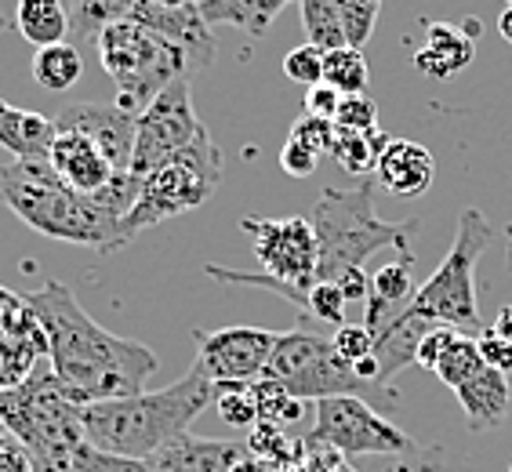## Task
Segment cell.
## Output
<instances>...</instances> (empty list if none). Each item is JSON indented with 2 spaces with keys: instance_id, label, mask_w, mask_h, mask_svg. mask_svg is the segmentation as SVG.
I'll return each instance as SVG.
<instances>
[{
  "instance_id": "obj_41",
  "label": "cell",
  "mask_w": 512,
  "mask_h": 472,
  "mask_svg": "<svg viewBox=\"0 0 512 472\" xmlns=\"http://www.w3.org/2000/svg\"><path fill=\"white\" fill-rule=\"evenodd\" d=\"M331 342H335V353L342 356L345 364H353V367L360 364V360H367V356H375V338H371V331H367L364 324L335 327Z\"/></svg>"
},
{
  "instance_id": "obj_34",
  "label": "cell",
  "mask_w": 512,
  "mask_h": 472,
  "mask_svg": "<svg viewBox=\"0 0 512 472\" xmlns=\"http://www.w3.org/2000/svg\"><path fill=\"white\" fill-rule=\"evenodd\" d=\"M338 4V15H342V30L345 40H349V48H360L371 40L378 26V15H382V0H335Z\"/></svg>"
},
{
  "instance_id": "obj_48",
  "label": "cell",
  "mask_w": 512,
  "mask_h": 472,
  "mask_svg": "<svg viewBox=\"0 0 512 472\" xmlns=\"http://www.w3.org/2000/svg\"><path fill=\"white\" fill-rule=\"evenodd\" d=\"M494 335L505 338V342H512V305H505L502 313L494 316V327H491Z\"/></svg>"
},
{
  "instance_id": "obj_51",
  "label": "cell",
  "mask_w": 512,
  "mask_h": 472,
  "mask_svg": "<svg viewBox=\"0 0 512 472\" xmlns=\"http://www.w3.org/2000/svg\"><path fill=\"white\" fill-rule=\"evenodd\" d=\"M22 295H15V291H11V287H4L0 284V313H4V309H8V305H15L19 302Z\"/></svg>"
},
{
  "instance_id": "obj_22",
  "label": "cell",
  "mask_w": 512,
  "mask_h": 472,
  "mask_svg": "<svg viewBox=\"0 0 512 472\" xmlns=\"http://www.w3.org/2000/svg\"><path fill=\"white\" fill-rule=\"evenodd\" d=\"M436 324H425V320H418L414 313H404L396 316L393 324L382 327L375 335V360H378V374H382L385 385H393V378L400 371H407V367L418 360V345H422V338L433 331Z\"/></svg>"
},
{
  "instance_id": "obj_13",
  "label": "cell",
  "mask_w": 512,
  "mask_h": 472,
  "mask_svg": "<svg viewBox=\"0 0 512 472\" xmlns=\"http://www.w3.org/2000/svg\"><path fill=\"white\" fill-rule=\"evenodd\" d=\"M276 331L266 327H222V331H193L197 367L215 385L258 382L276 349Z\"/></svg>"
},
{
  "instance_id": "obj_38",
  "label": "cell",
  "mask_w": 512,
  "mask_h": 472,
  "mask_svg": "<svg viewBox=\"0 0 512 472\" xmlns=\"http://www.w3.org/2000/svg\"><path fill=\"white\" fill-rule=\"evenodd\" d=\"M284 73L287 80H295V84H320L324 80V51L313 48V44H298L284 55Z\"/></svg>"
},
{
  "instance_id": "obj_4",
  "label": "cell",
  "mask_w": 512,
  "mask_h": 472,
  "mask_svg": "<svg viewBox=\"0 0 512 472\" xmlns=\"http://www.w3.org/2000/svg\"><path fill=\"white\" fill-rule=\"evenodd\" d=\"M313 229L320 244V269L316 280L338 284L345 273L364 269L367 258L393 247L400 255H414L411 240L418 233V222H385L375 211V182L364 178L353 189H324L313 207Z\"/></svg>"
},
{
  "instance_id": "obj_5",
  "label": "cell",
  "mask_w": 512,
  "mask_h": 472,
  "mask_svg": "<svg viewBox=\"0 0 512 472\" xmlns=\"http://www.w3.org/2000/svg\"><path fill=\"white\" fill-rule=\"evenodd\" d=\"M0 425L30 454L37 472H66L77 451L88 443L84 407L62 393L51 364H40L30 382L0 393Z\"/></svg>"
},
{
  "instance_id": "obj_46",
  "label": "cell",
  "mask_w": 512,
  "mask_h": 472,
  "mask_svg": "<svg viewBox=\"0 0 512 472\" xmlns=\"http://www.w3.org/2000/svg\"><path fill=\"white\" fill-rule=\"evenodd\" d=\"M476 345H480V356H483V364L494 367V371H502V374H512V342H505V338H498L487 327L480 338H476Z\"/></svg>"
},
{
  "instance_id": "obj_26",
  "label": "cell",
  "mask_w": 512,
  "mask_h": 472,
  "mask_svg": "<svg viewBox=\"0 0 512 472\" xmlns=\"http://www.w3.org/2000/svg\"><path fill=\"white\" fill-rule=\"evenodd\" d=\"M138 0H73L69 8V40H95L113 22H128Z\"/></svg>"
},
{
  "instance_id": "obj_44",
  "label": "cell",
  "mask_w": 512,
  "mask_h": 472,
  "mask_svg": "<svg viewBox=\"0 0 512 472\" xmlns=\"http://www.w3.org/2000/svg\"><path fill=\"white\" fill-rule=\"evenodd\" d=\"M280 168H284L291 178H309L316 168H320V153L302 146V142H295V138H287V146L280 149Z\"/></svg>"
},
{
  "instance_id": "obj_43",
  "label": "cell",
  "mask_w": 512,
  "mask_h": 472,
  "mask_svg": "<svg viewBox=\"0 0 512 472\" xmlns=\"http://www.w3.org/2000/svg\"><path fill=\"white\" fill-rule=\"evenodd\" d=\"M458 335H462L458 327H440V324H436L433 331L422 338V345H418V360H414V364L425 367V371H436V364L444 360V353L451 349Z\"/></svg>"
},
{
  "instance_id": "obj_24",
  "label": "cell",
  "mask_w": 512,
  "mask_h": 472,
  "mask_svg": "<svg viewBox=\"0 0 512 472\" xmlns=\"http://www.w3.org/2000/svg\"><path fill=\"white\" fill-rule=\"evenodd\" d=\"M15 30L30 40V44H37V48L66 44L69 8L62 0H19L15 4Z\"/></svg>"
},
{
  "instance_id": "obj_18",
  "label": "cell",
  "mask_w": 512,
  "mask_h": 472,
  "mask_svg": "<svg viewBox=\"0 0 512 472\" xmlns=\"http://www.w3.org/2000/svg\"><path fill=\"white\" fill-rule=\"evenodd\" d=\"M240 458H247L244 440H211L186 433L160 447L146 462L153 472H229Z\"/></svg>"
},
{
  "instance_id": "obj_10",
  "label": "cell",
  "mask_w": 512,
  "mask_h": 472,
  "mask_svg": "<svg viewBox=\"0 0 512 472\" xmlns=\"http://www.w3.org/2000/svg\"><path fill=\"white\" fill-rule=\"evenodd\" d=\"M262 378H273L295 393L298 400H327V396H371L375 393L382 404L396 407V389L393 385H375L364 382L353 371V364H345L342 356L335 353V342L324 335H313L306 324L291 331V335L276 338V349L269 356V367Z\"/></svg>"
},
{
  "instance_id": "obj_37",
  "label": "cell",
  "mask_w": 512,
  "mask_h": 472,
  "mask_svg": "<svg viewBox=\"0 0 512 472\" xmlns=\"http://www.w3.org/2000/svg\"><path fill=\"white\" fill-rule=\"evenodd\" d=\"M40 364H48V360H37L33 353L19 349V345L0 342V393H11V389L26 385L37 374Z\"/></svg>"
},
{
  "instance_id": "obj_35",
  "label": "cell",
  "mask_w": 512,
  "mask_h": 472,
  "mask_svg": "<svg viewBox=\"0 0 512 472\" xmlns=\"http://www.w3.org/2000/svg\"><path fill=\"white\" fill-rule=\"evenodd\" d=\"M345 305L349 298L342 295V287L331 284V280H316L306 295V309H302V320H316V324H331L342 327L345 324Z\"/></svg>"
},
{
  "instance_id": "obj_30",
  "label": "cell",
  "mask_w": 512,
  "mask_h": 472,
  "mask_svg": "<svg viewBox=\"0 0 512 472\" xmlns=\"http://www.w3.org/2000/svg\"><path fill=\"white\" fill-rule=\"evenodd\" d=\"M367 80H371V69L360 48H335L324 51V84H331L342 95H364Z\"/></svg>"
},
{
  "instance_id": "obj_1",
  "label": "cell",
  "mask_w": 512,
  "mask_h": 472,
  "mask_svg": "<svg viewBox=\"0 0 512 472\" xmlns=\"http://www.w3.org/2000/svg\"><path fill=\"white\" fill-rule=\"evenodd\" d=\"M22 298L48 331L51 374L77 407L135 396L153 378L157 371L153 349L106 331L66 284L48 280Z\"/></svg>"
},
{
  "instance_id": "obj_6",
  "label": "cell",
  "mask_w": 512,
  "mask_h": 472,
  "mask_svg": "<svg viewBox=\"0 0 512 472\" xmlns=\"http://www.w3.org/2000/svg\"><path fill=\"white\" fill-rule=\"evenodd\" d=\"M240 229L251 236L258 269L262 273H240V269H222L207 262L204 273L218 284H244L262 287L273 295L295 302L306 309L309 287L316 284V269H320V244H316V229L309 218L287 215V218H258L244 215Z\"/></svg>"
},
{
  "instance_id": "obj_54",
  "label": "cell",
  "mask_w": 512,
  "mask_h": 472,
  "mask_svg": "<svg viewBox=\"0 0 512 472\" xmlns=\"http://www.w3.org/2000/svg\"><path fill=\"white\" fill-rule=\"evenodd\" d=\"M509 4H512V0H505V8H509Z\"/></svg>"
},
{
  "instance_id": "obj_49",
  "label": "cell",
  "mask_w": 512,
  "mask_h": 472,
  "mask_svg": "<svg viewBox=\"0 0 512 472\" xmlns=\"http://www.w3.org/2000/svg\"><path fill=\"white\" fill-rule=\"evenodd\" d=\"M229 472H276V469L262 462V458H255V454H247V458H240V462L233 465Z\"/></svg>"
},
{
  "instance_id": "obj_16",
  "label": "cell",
  "mask_w": 512,
  "mask_h": 472,
  "mask_svg": "<svg viewBox=\"0 0 512 472\" xmlns=\"http://www.w3.org/2000/svg\"><path fill=\"white\" fill-rule=\"evenodd\" d=\"M48 164L55 168V175H59L69 189H77L84 197L106 189L109 182L117 178V171H113V164L106 160V153H102L84 131H73V128H59V135H55V142H51V149H48Z\"/></svg>"
},
{
  "instance_id": "obj_9",
  "label": "cell",
  "mask_w": 512,
  "mask_h": 472,
  "mask_svg": "<svg viewBox=\"0 0 512 472\" xmlns=\"http://www.w3.org/2000/svg\"><path fill=\"white\" fill-rule=\"evenodd\" d=\"M222 149L215 146V138L200 131L186 149H178L175 157L164 160L153 175L142 178V193H138L135 207L124 218V233L135 240L138 233L168 222V218L193 211V207L207 204L215 197L218 182H222Z\"/></svg>"
},
{
  "instance_id": "obj_40",
  "label": "cell",
  "mask_w": 512,
  "mask_h": 472,
  "mask_svg": "<svg viewBox=\"0 0 512 472\" xmlns=\"http://www.w3.org/2000/svg\"><path fill=\"white\" fill-rule=\"evenodd\" d=\"M338 128L360 131V135H375L378 131V106L367 95H345L335 117Z\"/></svg>"
},
{
  "instance_id": "obj_23",
  "label": "cell",
  "mask_w": 512,
  "mask_h": 472,
  "mask_svg": "<svg viewBox=\"0 0 512 472\" xmlns=\"http://www.w3.org/2000/svg\"><path fill=\"white\" fill-rule=\"evenodd\" d=\"M287 0H200L207 26H233L247 37H266Z\"/></svg>"
},
{
  "instance_id": "obj_11",
  "label": "cell",
  "mask_w": 512,
  "mask_h": 472,
  "mask_svg": "<svg viewBox=\"0 0 512 472\" xmlns=\"http://www.w3.org/2000/svg\"><path fill=\"white\" fill-rule=\"evenodd\" d=\"M309 440L324 443L345 458H389V454L418 451V443L404 429H396L389 418H382L364 396L316 400Z\"/></svg>"
},
{
  "instance_id": "obj_32",
  "label": "cell",
  "mask_w": 512,
  "mask_h": 472,
  "mask_svg": "<svg viewBox=\"0 0 512 472\" xmlns=\"http://www.w3.org/2000/svg\"><path fill=\"white\" fill-rule=\"evenodd\" d=\"M483 356H480V345H476V338L469 335H458L454 338V345L444 353V360L436 364V378L447 385V389H458V385H465L469 378H476V374L483 371Z\"/></svg>"
},
{
  "instance_id": "obj_52",
  "label": "cell",
  "mask_w": 512,
  "mask_h": 472,
  "mask_svg": "<svg viewBox=\"0 0 512 472\" xmlns=\"http://www.w3.org/2000/svg\"><path fill=\"white\" fill-rule=\"evenodd\" d=\"M153 4H168V8H186V4H200V0H153Z\"/></svg>"
},
{
  "instance_id": "obj_7",
  "label": "cell",
  "mask_w": 512,
  "mask_h": 472,
  "mask_svg": "<svg viewBox=\"0 0 512 472\" xmlns=\"http://www.w3.org/2000/svg\"><path fill=\"white\" fill-rule=\"evenodd\" d=\"M491 222L480 207H465L458 215L454 244L447 258L433 269V276L414 291L407 313L425 324L458 327V331H480V302H476V266L480 255L491 247Z\"/></svg>"
},
{
  "instance_id": "obj_47",
  "label": "cell",
  "mask_w": 512,
  "mask_h": 472,
  "mask_svg": "<svg viewBox=\"0 0 512 472\" xmlns=\"http://www.w3.org/2000/svg\"><path fill=\"white\" fill-rule=\"evenodd\" d=\"M0 472H37L30 462V454L22 451L15 440H4L0 443Z\"/></svg>"
},
{
  "instance_id": "obj_29",
  "label": "cell",
  "mask_w": 512,
  "mask_h": 472,
  "mask_svg": "<svg viewBox=\"0 0 512 472\" xmlns=\"http://www.w3.org/2000/svg\"><path fill=\"white\" fill-rule=\"evenodd\" d=\"M385 142H389V138H385L382 131H375V135H360V131L338 128L335 146H331V157H335L338 168H345L349 175H367V171H375Z\"/></svg>"
},
{
  "instance_id": "obj_8",
  "label": "cell",
  "mask_w": 512,
  "mask_h": 472,
  "mask_svg": "<svg viewBox=\"0 0 512 472\" xmlns=\"http://www.w3.org/2000/svg\"><path fill=\"white\" fill-rule=\"evenodd\" d=\"M95 44H99L102 69L117 88L113 102L135 117L168 84L189 77L186 51L175 48L171 40L157 37V33L142 30L135 22H113L95 37Z\"/></svg>"
},
{
  "instance_id": "obj_17",
  "label": "cell",
  "mask_w": 512,
  "mask_h": 472,
  "mask_svg": "<svg viewBox=\"0 0 512 472\" xmlns=\"http://www.w3.org/2000/svg\"><path fill=\"white\" fill-rule=\"evenodd\" d=\"M375 178L389 197L414 200L433 186L436 160L422 142H411V138H389L382 149V157H378V164H375Z\"/></svg>"
},
{
  "instance_id": "obj_33",
  "label": "cell",
  "mask_w": 512,
  "mask_h": 472,
  "mask_svg": "<svg viewBox=\"0 0 512 472\" xmlns=\"http://www.w3.org/2000/svg\"><path fill=\"white\" fill-rule=\"evenodd\" d=\"M414 258H396L389 266H382L375 276H371V295L367 298H378V302H389V305H411L414 298Z\"/></svg>"
},
{
  "instance_id": "obj_19",
  "label": "cell",
  "mask_w": 512,
  "mask_h": 472,
  "mask_svg": "<svg viewBox=\"0 0 512 472\" xmlns=\"http://www.w3.org/2000/svg\"><path fill=\"white\" fill-rule=\"evenodd\" d=\"M476 59V22L469 30L451 26V22H429L425 26V44L414 51V69L422 77L451 80Z\"/></svg>"
},
{
  "instance_id": "obj_50",
  "label": "cell",
  "mask_w": 512,
  "mask_h": 472,
  "mask_svg": "<svg viewBox=\"0 0 512 472\" xmlns=\"http://www.w3.org/2000/svg\"><path fill=\"white\" fill-rule=\"evenodd\" d=\"M498 33H502L505 44H512V4L498 15Z\"/></svg>"
},
{
  "instance_id": "obj_53",
  "label": "cell",
  "mask_w": 512,
  "mask_h": 472,
  "mask_svg": "<svg viewBox=\"0 0 512 472\" xmlns=\"http://www.w3.org/2000/svg\"><path fill=\"white\" fill-rule=\"evenodd\" d=\"M4 30H8V19H4V15H0V33H4Z\"/></svg>"
},
{
  "instance_id": "obj_36",
  "label": "cell",
  "mask_w": 512,
  "mask_h": 472,
  "mask_svg": "<svg viewBox=\"0 0 512 472\" xmlns=\"http://www.w3.org/2000/svg\"><path fill=\"white\" fill-rule=\"evenodd\" d=\"M66 472H153L146 458H124V454L99 451L95 443H84Z\"/></svg>"
},
{
  "instance_id": "obj_21",
  "label": "cell",
  "mask_w": 512,
  "mask_h": 472,
  "mask_svg": "<svg viewBox=\"0 0 512 472\" xmlns=\"http://www.w3.org/2000/svg\"><path fill=\"white\" fill-rule=\"evenodd\" d=\"M55 135H59L55 117H44V113H33V109H19L0 99V146L8 149L15 160L48 157Z\"/></svg>"
},
{
  "instance_id": "obj_25",
  "label": "cell",
  "mask_w": 512,
  "mask_h": 472,
  "mask_svg": "<svg viewBox=\"0 0 512 472\" xmlns=\"http://www.w3.org/2000/svg\"><path fill=\"white\" fill-rule=\"evenodd\" d=\"M30 69L40 88L51 91V95H62L84 77V59H80L77 44H48V48H37Z\"/></svg>"
},
{
  "instance_id": "obj_14",
  "label": "cell",
  "mask_w": 512,
  "mask_h": 472,
  "mask_svg": "<svg viewBox=\"0 0 512 472\" xmlns=\"http://www.w3.org/2000/svg\"><path fill=\"white\" fill-rule=\"evenodd\" d=\"M55 124L59 128L84 131L106 153V160L113 164L117 175H124L131 168L138 117L128 113V109H120L117 102H69V106H62Z\"/></svg>"
},
{
  "instance_id": "obj_12",
  "label": "cell",
  "mask_w": 512,
  "mask_h": 472,
  "mask_svg": "<svg viewBox=\"0 0 512 472\" xmlns=\"http://www.w3.org/2000/svg\"><path fill=\"white\" fill-rule=\"evenodd\" d=\"M204 131V124L193 113V95H189V77L175 80L160 91L157 99L149 102L138 113L135 128V153H131V175L146 178L178 153L186 149L193 138Z\"/></svg>"
},
{
  "instance_id": "obj_3",
  "label": "cell",
  "mask_w": 512,
  "mask_h": 472,
  "mask_svg": "<svg viewBox=\"0 0 512 472\" xmlns=\"http://www.w3.org/2000/svg\"><path fill=\"white\" fill-rule=\"evenodd\" d=\"M207 404H215V382L193 364L168 389L84 407V433L99 451L153 458L160 447L186 436Z\"/></svg>"
},
{
  "instance_id": "obj_20",
  "label": "cell",
  "mask_w": 512,
  "mask_h": 472,
  "mask_svg": "<svg viewBox=\"0 0 512 472\" xmlns=\"http://www.w3.org/2000/svg\"><path fill=\"white\" fill-rule=\"evenodd\" d=\"M458 396V407L465 414V425L473 433H487V429H498L509 418L512 404V389H509V374L494 371V367H483L476 378H469L465 385L454 389Z\"/></svg>"
},
{
  "instance_id": "obj_15",
  "label": "cell",
  "mask_w": 512,
  "mask_h": 472,
  "mask_svg": "<svg viewBox=\"0 0 512 472\" xmlns=\"http://www.w3.org/2000/svg\"><path fill=\"white\" fill-rule=\"evenodd\" d=\"M128 22L142 26V30L157 33V37L171 40L175 48L186 51L189 69H207L215 62V33L200 15V4H186V8H168V4H153V0H138L131 8Z\"/></svg>"
},
{
  "instance_id": "obj_31",
  "label": "cell",
  "mask_w": 512,
  "mask_h": 472,
  "mask_svg": "<svg viewBox=\"0 0 512 472\" xmlns=\"http://www.w3.org/2000/svg\"><path fill=\"white\" fill-rule=\"evenodd\" d=\"M215 411L218 418L229 425V429H240V433H251L258 425V400H255V385L251 382H226L215 385Z\"/></svg>"
},
{
  "instance_id": "obj_2",
  "label": "cell",
  "mask_w": 512,
  "mask_h": 472,
  "mask_svg": "<svg viewBox=\"0 0 512 472\" xmlns=\"http://www.w3.org/2000/svg\"><path fill=\"white\" fill-rule=\"evenodd\" d=\"M0 204L30 229H37L40 236H51L62 244L95 247L102 255H113L131 244L124 222L109 215L95 197L69 189L55 175L48 157L4 164L0 168Z\"/></svg>"
},
{
  "instance_id": "obj_28",
  "label": "cell",
  "mask_w": 512,
  "mask_h": 472,
  "mask_svg": "<svg viewBox=\"0 0 512 472\" xmlns=\"http://www.w3.org/2000/svg\"><path fill=\"white\" fill-rule=\"evenodd\" d=\"M298 11H302V30H306V40L313 48L335 51L349 44L335 0H298Z\"/></svg>"
},
{
  "instance_id": "obj_27",
  "label": "cell",
  "mask_w": 512,
  "mask_h": 472,
  "mask_svg": "<svg viewBox=\"0 0 512 472\" xmlns=\"http://www.w3.org/2000/svg\"><path fill=\"white\" fill-rule=\"evenodd\" d=\"M251 385H255V400H258V422L276 425V429H291V425L313 418L309 400H298L295 393H287L284 385L273 382V378H258Z\"/></svg>"
},
{
  "instance_id": "obj_55",
  "label": "cell",
  "mask_w": 512,
  "mask_h": 472,
  "mask_svg": "<svg viewBox=\"0 0 512 472\" xmlns=\"http://www.w3.org/2000/svg\"><path fill=\"white\" fill-rule=\"evenodd\" d=\"M509 472H512V465H509Z\"/></svg>"
},
{
  "instance_id": "obj_39",
  "label": "cell",
  "mask_w": 512,
  "mask_h": 472,
  "mask_svg": "<svg viewBox=\"0 0 512 472\" xmlns=\"http://www.w3.org/2000/svg\"><path fill=\"white\" fill-rule=\"evenodd\" d=\"M440 465H444V447H418V451H411V454L378 458L375 469H367V472H440Z\"/></svg>"
},
{
  "instance_id": "obj_45",
  "label": "cell",
  "mask_w": 512,
  "mask_h": 472,
  "mask_svg": "<svg viewBox=\"0 0 512 472\" xmlns=\"http://www.w3.org/2000/svg\"><path fill=\"white\" fill-rule=\"evenodd\" d=\"M342 91H335L331 84H313V88L306 91V113L309 117H320V120H335L338 117V106H342Z\"/></svg>"
},
{
  "instance_id": "obj_42",
  "label": "cell",
  "mask_w": 512,
  "mask_h": 472,
  "mask_svg": "<svg viewBox=\"0 0 512 472\" xmlns=\"http://www.w3.org/2000/svg\"><path fill=\"white\" fill-rule=\"evenodd\" d=\"M335 120H320V117H309V113H302V117L291 124V135L287 138H295V142H302V146L316 149L320 157H331V146H335Z\"/></svg>"
}]
</instances>
